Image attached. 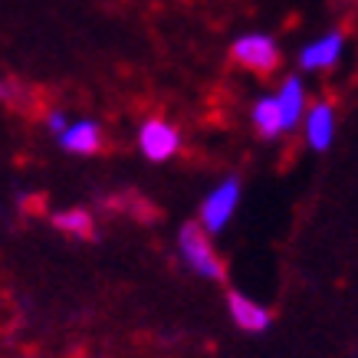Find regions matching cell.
Wrapping results in <instances>:
<instances>
[{
  "label": "cell",
  "instance_id": "7c38bea8",
  "mask_svg": "<svg viewBox=\"0 0 358 358\" xmlns=\"http://www.w3.org/2000/svg\"><path fill=\"white\" fill-rule=\"evenodd\" d=\"M46 125H50V131H53L56 138H59V135H63V131L69 129V125H66V115H63V112H50V119H46Z\"/></svg>",
  "mask_w": 358,
  "mask_h": 358
},
{
  "label": "cell",
  "instance_id": "ba28073f",
  "mask_svg": "<svg viewBox=\"0 0 358 358\" xmlns=\"http://www.w3.org/2000/svg\"><path fill=\"white\" fill-rule=\"evenodd\" d=\"M59 145L73 155H92V152H99V145H102V131H99L96 122H89V119L73 122V125L59 135Z\"/></svg>",
  "mask_w": 358,
  "mask_h": 358
},
{
  "label": "cell",
  "instance_id": "3957f363",
  "mask_svg": "<svg viewBox=\"0 0 358 358\" xmlns=\"http://www.w3.org/2000/svg\"><path fill=\"white\" fill-rule=\"evenodd\" d=\"M230 56L240 66L253 69V73H270L273 66H276V59H280V50H276V43H273L266 33H247V36H240L237 43H234Z\"/></svg>",
  "mask_w": 358,
  "mask_h": 358
},
{
  "label": "cell",
  "instance_id": "9c48e42d",
  "mask_svg": "<svg viewBox=\"0 0 358 358\" xmlns=\"http://www.w3.org/2000/svg\"><path fill=\"white\" fill-rule=\"evenodd\" d=\"M276 99H280L282 125H286V131L296 129V125H299V119H303V109H306V92H303V83H299L296 76H289L286 83H282L280 92H276Z\"/></svg>",
  "mask_w": 358,
  "mask_h": 358
},
{
  "label": "cell",
  "instance_id": "277c9868",
  "mask_svg": "<svg viewBox=\"0 0 358 358\" xmlns=\"http://www.w3.org/2000/svg\"><path fill=\"white\" fill-rule=\"evenodd\" d=\"M138 148L148 162H168V158L178 152V131L162 119L145 122L138 131Z\"/></svg>",
  "mask_w": 358,
  "mask_h": 358
},
{
  "label": "cell",
  "instance_id": "8fae6325",
  "mask_svg": "<svg viewBox=\"0 0 358 358\" xmlns=\"http://www.w3.org/2000/svg\"><path fill=\"white\" fill-rule=\"evenodd\" d=\"M53 224L66 234H76V237H89V230H92V220H89L86 210H63L53 217Z\"/></svg>",
  "mask_w": 358,
  "mask_h": 358
},
{
  "label": "cell",
  "instance_id": "6da1fadb",
  "mask_svg": "<svg viewBox=\"0 0 358 358\" xmlns=\"http://www.w3.org/2000/svg\"><path fill=\"white\" fill-rule=\"evenodd\" d=\"M178 247H181V257L197 276H204V280H224V266H220L217 253L210 247V240L207 234L197 224H185L181 234H178Z\"/></svg>",
  "mask_w": 358,
  "mask_h": 358
},
{
  "label": "cell",
  "instance_id": "5b68a950",
  "mask_svg": "<svg viewBox=\"0 0 358 358\" xmlns=\"http://www.w3.org/2000/svg\"><path fill=\"white\" fill-rule=\"evenodd\" d=\"M342 46H345V36H342V33L338 30L326 33V36L313 40V43L299 53V66H303V69H329V66L338 63Z\"/></svg>",
  "mask_w": 358,
  "mask_h": 358
},
{
  "label": "cell",
  "instance_id": "30bf717a",
  "mask_svg": "<svg viewBox=\"0 0 358 358\" xmlns=\"http://www.w3.org/2000/svg\"><path fill=\"white\" fill-rule=\"evenodd\" d=\"M253 125L260 131L263 138H276L280 131H286L282 125V109H280V99L276 96H266L253 106Z\"/></svg>",
  "mask_w": 358,
  "mask_h": 358
},
{
  "label": "cell",
  "instance_id": "52a82bcc",
  "mask_svg": "<svg viewBox=\"0 0 358 358\" xmlns=\"http://www.w3.org/2000/svg\"><path fill=\"white\" fill-rule=\"evenodd\" d=\"M332 135H336V112H332L329 102H319L306 115V141L313 145L315 152H326L332 145Z\"/></svg>",
  "mask_w": 358,
  "mask_h": 358
},
{
  "label": "cell",
  "instance_id": "8992f818",
  "mask_svg": "<svg viewBox=\"0 0 358 358\" xmlns=\"http://www.w3.org/2000/svg\"><path fill=\"white\" fill-rule=\"evenodd\" d=\"M227 309H230V319H234L243 332H266L273 322L270 309H263L260 303L247 299L243 293H227Z\"/></svg>",
  "mask_w": 358,
  "mask_h": 358
},
{
  "label": "cell",
  "instance_id": "7a4b0ae2",
  "mask_svg": "<svg viewBox=\"0 0 358 358\" xmlns=\"http://www.w3.org/2000/svg\"><path fill=\"white\" fill-rule=\"evenodd\" d=\"M237 201H240V181L237 178H227L224 185L214 187V191L204 197V204H201V224H204L210 234H220V230L230 224V217H234Z\"/></svg>",
  "mask_w": 358,
  "mask_h": 358
}]
</instances>
